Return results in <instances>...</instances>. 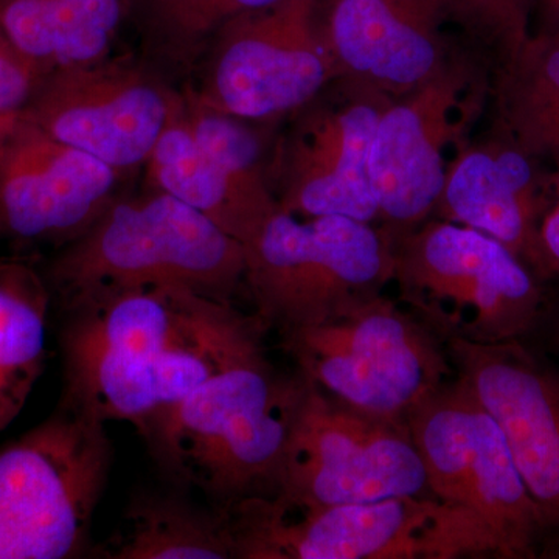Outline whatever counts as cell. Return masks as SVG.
Segmentation results:
<instances>
[{
  "label": "cell",
  "mask_w": 559,
  "mask_h": 559,
  "mask_svg": "<svg viewBox=\"0 0 559 559\" xmlns=\"http://www.w3.org/2000/svg\"><path fill=\"white\" fill-rule=\"evenodd\" d=\"M540 271L559 277V173L555 180V198L539 227Z\"/></svg>",
  "instance_id": "obj_27"
},
{
  "label": "cell",
  "mask_w": 559,
  "mask_h": 559,
  "mask_svg": "<svg viewBox=\"0 0 559 559\" xmlns=\"http://www.w3.org/2000/svg\"><path fill=\"white\" fill-rule=\"evenodd\" d=\"M135 0H0V31L40 73L109 57Z\"/></svg>",
  "instance_id": "obj_20"
},
{
  "label": "cell",
  "mask_w": 559,
  "mask_h": 559,
  "mask_svg": "<svg viewBox=\"0 0 559 559\" xmlns=\"http://www.w3.org/2000/svg\"><path fill=\"white\" fill-rule=\"evenodd\" d=\"M277 495L316 506L432 496L406 425L353 409L308 380L283 452Z\"/></svg>",
  "instance_id": "obj_10"
},
{
  "label": "cell",
  "mask_w": 559,
  "mask_h": 559,
  "mask_svg": "<svg viewBox=\"0 0 559 559\" xmlns=\"http://www.w3.org/2000/svg\"><path fill=\"white\" fill-rule=\"evenodd\" d=\"M180 98L153 62L109 55L47 73L20 112L124 175L146 164Z\"/></svg>",
  "instance_id": "obj_12"
},
{
  "label": "cell",
  "mask_w": 559,
  "mask_h": 559,
  "mask_svg": "<svg viewBox=\"0 0 559 559\" xmlns=\"http://www.w3.org/2000/svg\"><path fill=\"white\" fill-rule=\"evenodd\" d=\"M283 347L320 390L399 425L455 377L444 342L384 294L329 322L283 333Z\"/></svg>",
  "instance_id": "obj_7"
},
{
  "label": "cell",
  "mask_w": 559,
  "mask_h": 559,
  "mask_svg": "<svg viewBox=\"0 0 559 559\" xmlns=\"http://www.w3.org/2000/svg\"><path fill=\"white\" fill-rule=\"evenodd\" d=\"M92 554L106 559H235L226 514L171 491L134 496L119 530Z\"/></svg>",
  "instance_id": "obj_21"
},
{
  "label": "cell",
  "mask_w": 559,
  "mask_h": 559,
  "mask_svg": "<svg viewBox=\"0 0 559 559\" xmlns=\"http://www.w3.org/2000/svg\"><path fill=\"white\" fill-rule=\"evenodd\" d=\"M480 73L455 55L433 79L390 98L370 146L371 191L382 229L399 242L433 215L447 179L448 151L466 138L479 106Z\"/></svg>",
  "instance_id": "obj_11"
},
{
  "label": "cell",
  "mask_w": 559,
  "mask_h": 559,
  "mask_svg": "<svg viewBox=\"0 0 559 559\" xmlns=\"http://www.w3.org/2000/svg\"><path fill=\"white\" fill-rule=\"evenodd\" d=\"M401 301L441 341H516L538 323L536 274L502 242L430 219L395 245Z\"/></svg>",
  "instance_id": "obj_6"
},
{
  "label": "cell",
  "mask_w": 559,
  "mask_h": 559,
  "mask_svg": "<svg viewBox=\"0 0 559 559\" xmlns=\"http://www.w3.org/2000/svg\"><path fill=\"white\" fill-rule=\"evenodd\" d=\"M555 344H557L559 348V322L557 325V331H555Z\"/></svg>",
  "instance_id": "obj_29"
},
{
  "label": "cell",
  "mask_w": 559,
  "mask_h": 559,
  "mask_svg": "<svg viewBox=\"0 0 559 559\" xmlns=\"http://www.w3.org/2000/svg\"><path fill=\"white\" fill-rule=\"evenodd\" d=\"M455 377L502 430L547 530L559 538V374L520 340L444 341Z\"/></svg>",
  "instance_id": "obj_15"
},
{
  "label": "cell",
  "mask_w": 559,
  "mask_h": 559,
  "mask_svg": "<svg viewBox=\"0 0 559 559\" xmlns=\"http://www.w3.org/2000/svg\"><path fill=\"white\" fill-rule=\"evenodd\" d=\"M498 128L532 156L559 160V35L532 32L499 58Z\"/></svg>",
  "instance_id": "obj_22"
},
{
  "label": "cell",
  "mask_w": 559,
  "mask_h": 559,
  "mask_svg": "<svg viewBox=\"0 0 559 559\" xmlns=\"http://www.w3.org/2000/svg\"><path fill=\"white\" fill-rule=\"evenodd\" d=\"M277 0H142L151 62L175 72L198 69L224 25Z\"/></svg>",
  "instance_id": "obj_24"
},
{
  "label": "cell",
  "mask_w": 559,
  "mask_h": 559,
  "mask_svg": "<svg viewBox=\"0 0 559 559\" xmlns=\"http://www.w3.org/2000/svg\"><path fill=\"white\" fill-rule=\"evenodd\" d=\"M235 559H454L498 557L468 511L433 496L316 506L257 496L223 509Z\"/></svg>",
  "instance_id": "obj_3"
},
{
  "label": "cell",
  "mask_w": 559,
  "mask_h": 559,
  "mask_svg": "<svg viewBox=\"0 0 559 559\" xmlns=\"http://www.w3.org/2000/svg\"><path fill=\"white\" fill-rule=\"evenodd\" d=\"M319 3L277 0L224 25L198 66L200 84L190 94L246 121L272 120L318 100L337 80Z\"/></svg>",
  "instance_id": "obj_9"
},
{
  "label": "cell",
  "mask_w": 559,
  "mask_h": 559,
  "mask_svg": "<svg viewBox=\"0 0 559 559\" xmlns=\"http://www.w3.org/2000/svg\"><path fill=\"white\" fill-rule=\"evenodd\" d=\"M49 286L32 267L0 264V430L16 419L46 360Z\"/></svg>",
  "instance_id": "obj_23"
},
{
  "label": "cell",
  "mask_w": 559,
  "mask_h": 559,
  "mask_svg": "<svg viewBox=\"0 0 559 559\" xmlns=\"http://www.w3.org/2000/svg\"><path fill=\"white\" fill-rule=\"evenodd\" d=\"M430 495L468 511L499 558H535L546 521L511 457L502 430L468 388L454 380L406 418Z\"/></svg>",
  "instance_id": "obj_8"
},
{
  "label": "cell",
  "mask_w": 559,
  "mask_h": 559,
  "mask_svg": "<svg viewBox=\"0 0 559 559\" xmlns=\"http://www.w3.org/2000/svg\"><path fill=\"white\" fill-rule=\"evenodd\" d=\"M123 173L51 138L21 116L0 119V235L75 240L119 200Z\"/></svg>",
  "instance_id": "obj_14"
},
{
  "label": "cell",
  "mask_w": 559,
  "mask_h": 559,
  "mask_svg": "<svg viewBox=\"0 0 559 559\" xmlns=\"http://www.w3.org/2000/svg\"><path fill=\"white\" fill-rule=\"evenodd\" d=\"M320 31L337 70L395 98L450 64L451 0H320Z\"/></svg>",
  "instance_id": "obj_16"
},
{
  "label": "cell",
  "mask_w": 559,
  "mask_h": 559,
  "mask_svg": "<svg viewBox=\"0 0 559 559\" xmlns=\"http://www.w3.org/2000/svg\"><path fill=\"white\" fill-rule=\"evenodd\" d=\"M105 425L62 396L51 417L0 450V559L91 554L114 459Z\"/></svg>",
  "instance_id": "obj_4"
},
{
  "label": "cell",
  "mask_w": 559,
  "mask_h": 559,
  "mask_svg": "<svg viewBox=\"0 0 559 559\" xmlns=\"http://www.w3.org/2000/svg\"><path fill=\"white\" fill-rule=\"evenodd\" d=\"M62 353L110 349L156 358L170 349L193 347L263 325L234 305L182 288L121 290L64 308Z\"/></svg>",
  "instance_id": "obj_18"
},
{
  "label": "cell",
  "mask_w": 559,
  "mask_h": 559,
  "mask_svg": "<svg viewBox=\"0 0 559 559\" xmlns=\"http://www.w3.org/2000/svg\"><path fill=\"white\" fill-rule=\"evenodd\" d=\"M40 79L43 73L0 31V119L20 112Z\"/></svg>",
  "instance_id": "obj_26"
},
{
  "label": "cell",
  "mask_w": 559,
  "mask_h": 559,
  "mask_svg": "<svg viewBox=\"0 0 559 559\" xmlns=\"http://www.w3.org/2000/svg\"><path fill=\"white\" fill-rule=\"evenodd\" d=\"M454 24L469 39L498 50L499 58L532 35L535 0H451Z\"/></svg>",
  "instance_id": "obj_25"
},
{
  "label": "cell",
  "mask_w": 559,
  "mask_h": 559,
  "mask_svg": "<svg viewBox=\"0 0 559 559\" xmlns=\"http://www.w3.org/2000/svg\"><path fill=\"white\" fill-rule=\"evenodd\" d=\"M325 102L304 108L271 160L278 209L299 218L345 216L374 224L380 210L371 191V140L390 98L384 92L340 79Z\"/></svg>",
  "instance_id": "obj_13"
},
{
  "label": "cell",
  "mask_w": 559,
  "mask_h": 559,
  "mask_svg": "<svg viewBox=\"0 0 559 559\" xmlns=\"http://www.w3.org/2000/svg\"><path fill=\"white\" fill-rule=\"evenodd\" d=\"M305 389L304 374L286 377L266 358L250 360L157 411L140 433L162 468L201 489L215 509L275 496Z\"/></svg>",
  "instance_id": "obj_1"
},
{
  "label": "cell",
  "mask_w": 559,
  "mask_h": 559,
  "mask_svg": "<svg viewBox=\"0 0 559 559\" xmlns=\"http://www.w3.org/2000/svg\"><path fill=\"white\" fill-rule=\"evenodd\" d=\"M535 13L538 14V32L559 35V0H535Z\"/></svg>",
  "instance_id": "obj_28"
},
{
  "label": "cell",
  "mask_w": 559,
  "mask_h": 559,
  "mask_svg": "<svg viewBox=\"0 0 559 559\" xmlns=\"http://www.w3.org/2000/svg\"><path fill=\"white\" fill-rule=\"evenodd\" d=\"M257 318L283 333L320 325L384 294L395 241L374 224L277 210L245 245Z\"/></svg>",
  "instance_id": "obj_5"
},
{
  "label": "cell",
  "mask_w": 559,
  "mask_h": 559,
  "mask_svg": "<svg viewBox=\"0 0 559 559\" xmlns=\"http://www.w3.org/2000/svg\"><path fill=\"white\" fill-rule=\"evenodd\" d=\"M551 202L538 157L496 127L487 138L465 139L455 148L433 215L495 238L543 275L539 227Z\"/></svg>",
  "instance_id": "obj_17"
},
{
  "label": "cell",
  "mask_w": 559,
  "mask_h": 559,
  "mask_svg": "<svg viewBox=\"0 0 559 559\" xmlns=\"http://www.w3.org/2000/svg\"><path fill=\"white\" fill-rule=\"evenodd\" d=\"M245 245L212 219L151 189L121 197L50 261L46 283L64 308L121 290L182 288L231 304Z\"/></svg>",
  "instance_id": "obj_2"
},
{
  "label": "cell",
  "mask_w": 559,
  "mask_h": 559,
  "mask_svg": "<svg viewBox=\"0 0 559 559\" xmlns=\"http://www.w3.org/2000/svg\"><path fill=\"white\" fill-rule=\"evenodd\" d=\"M145 167L151 189L186 202L242 245L278 210L270 176L231 168L202 148L183 97Z\"/></svg>",
  "instance_id": "obj_19"
}]
</instances>
